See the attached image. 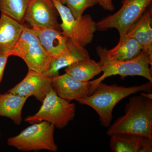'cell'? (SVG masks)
<instances>
[{
	"instance_id": "24",
	"label": "cell",
	"mask_w": 152,
	"mask_h": 152,
	"mask_svg": "<svg viewBox=\"0 0 152 152\" xmlns=\"http://www.w3.org/2000/svg\"><path fill=\"white\" fill-rule=\"evenodd\" d=\"M140 94L143 96L145 97L152 99V94L151 92H141Z\"/></svg>"
},
{
	"instance_id": "1",
	"label": "cell",
	"mask_w": 152,
	"mask_h": 152,
	"mask_svg": "<svg viewBox=\"0 0 152 152\" xmlns=\"http://www.w3.org/2000/svg\"><path fill=\"white\" fill-rule=\"evenodd\" d=\"M152 82L126 87L116 84L108 85L102 82L97 85L91 94L77 101L89 106L97 113L101 125L104 127L110 126L114 108L124 98L140 92H151Z\"/></svg>"
},
{
	"instance_id": "16",
	"label": "cell",
	"mask_w": 152,
	"mask_h": 152,
	"mask_svg": "<svg viewBox=\"0 0 152 152\" xmlns=\"http://www.w3.org/2000/svg\"><path fill=\"white\" fill-rule=\"evenodd\" d=\"M24 27L22 23L1 13L0 18V53L10 54L21 35Z\"/></svg>"
},
{
	"instance_id": "10",
	"label": "cell",
	"mask_w": 152,
	"mask_h": 152,
	"mask_svg": "<svg viewBox=\"0 0 152 152\" xmlns=\"http://www.w3.org/2000/svg\"><path fill=\"white\" fill-rule=\"evenodd\" d=\"M52 88L51 77L28 69L24 79L8 92L27 98L33 96L42 103Z\"/></svg>"
},
{
	"instance_id": "6",
	"label": "cell",
	"mask_w": 152,
	"mask_h": 152,
	"mask_svg": "<svg viewBox=\"0 0 152 152\" xmlns=\"http://www.w3.org/2000/svg\"><path fill=\"white\" fill-rule=\"evenodd\" d=\"M10 55L21 58L29 70L42 73L48 70L52 59L33 29L26 26Z\"/></svg>"
},
{
	"instance_id": "22",
	"label": "cell",
	"mask_w": 152,
	"mask_h": 152,
	"mask_svg": "<svg viewBox=\"0 0 152 152\" xmlns=\"http://www.w3.org/2000/svg\"><path fill=\"white\" fill-rule=\"evenodd\" d=\"M10 55L8 53H0V84L4 75V71Z\"/></svg>"
},
{
	"instance_id": "9",
	"label": "cell",
	"mask_w": 152,
	"mask_h": 152,
	"mask_svg": "<svg viewBox=\"0 0 152 152\" xmlns=\"http://www.w3.org/2000/svg\"><path fill=\"white\" fill-rule=\"evenodd\" d=\"M58 14L52 0H30L24 20L32 27L50 28L60 31L61 27L57 22Z\"/></svg>"
},
{
	"instance_id": "14",
	"label": "cell",
	"mask_w": 152,
	"mask_h": 152,
	"mask_svg": "<svg viewBox=\"0 0 152 152\" xmlns=\"http://www.w3.org/2000/svg\"><path fill=\"white\" fill-rule=\"evenodd\" d=\"M68 45L69 50L67 52L56 58H52L48 69L43 73L45 76L52 77L58 75L61 69L81 60L90 58L88 50L80 44L69 39Z\"/></svg>"
},
{
	"instance_id": "12",
	"label": "cell",
	"mask_w": 152,
	"mask_h": 152,
	"mask_svg": "<svg viewBox=\"0 0 152 152\" xmlns=\"http://www.w3.org/2000/svg\"><path fill=\"white\" fill-rule=\"evenodd\" d=\"M110 147L113 152H151L152 139L129 133L110 136Z\"/></svg>"
},
{
	"instance_id": "15",
	"label": "cell",
	"mask_w": 152,
	"mask_h": 152,
	"mask_svg": "<svg viewBox=\"0 0 152 152\" xmlns=\"http://www.w3.org/2000/svg\"><path fill=\"white\" fill-rule=\"evenodd\" d=\"M152 4L126 33L138 42L142 50L152 58Z\"/></svg>"
},
{
	"instance_id": "7",
	"label": "cell",
	"mask_w": 152,
	"mask_h": 152,
	"mask_svg": "<svg viewBox=\"0 0 152 152\" xmlns=\"http://www.w3.org/2000/svg\"><path fill=\"white\" fill-rule=\"evenodd\" d=\"M52 1L61 19L60 27L63 34L84 47L91 43L97 31L96 22L92 17L87 15L79 19L75 18L69 9L60 0Z\"/></svg>"
},
{
	"instance_id": "18",
	"label": "cell",
	"mask_w": 152,
	"mask_h": 152,
	"mask_svg": "<svg viewBox=\"0 0 152 152\" xmlns=\"http://www.w3.org/2000/svg\"><path fill=\"white\" fill-rule=\"evenodd\" d=\"M142 51L141 46L133 37L125 34L120 37L117 45L107 50V55L111 59L126 61L138 56Z\"/></svg>"
},
{
	"instance_id": "13",
	"label": "cell",
	"mask_w": 152,
	"mask_h": 152,
	"mask_svg": "<svg viewBox=\"0 0 152 152\" xmlns=\"http://www.w3.org/2000/svg\"><path fill=\"white\" fill-rule=\"evenodd\" d=\"M32 28L44 49L52 58L58 56L69 50V39L64 35L61 31L36 27Z\"/></svg>"
},
{
	"instance_id": "17",
	"label": "cell",
	"mask_w": 152,
	"mask_h": 152,
	"mask_svg": "<svg viewBox=\"0 0 152 152\" xmlns=\"http://www.w3.org/2000/svg\"><path fill=\"white\" fill-rule=\"evenodd\" d=\"M28 98L9 92L0 94V116L9 118L16 124H20L22 110Z\"/></svg>"
},
{
	"instance_id": "23",
	"label": "cell",
	"mask_w": 152,
	"mask_h": 152,
	"mask_svg": "<svg viewBox=\"0 0 152 152\" xmlns=\"http://www.w3.org/2000/svg\"><path fill=\"white\" fill-rule=\"evenodd\" d=\"M98 4L105 10L113 12L115 10L112 0H98Z\"/></svg>"
},
{
	"instance_id": "20",
	"label": "cell",
	"mask_w": 152,
	"mask_h": 152,
	"mask_svg": "<svg viewBox=\"0 0 152 152\" xmlns=\"http://www.w3.org/2000/svg\"><path fill=\"white\" fill-rule=\"evenodd\" d=\"M30 0H0V11L20 23L24 21Z\"/></svg>"
},
{
	"instance_id": "3",
	"label": "cell",
	"mask_w": 152,
	"mask_h": 152,
	"mask_svg": "<svg viewBox=\"0 0 152 152\" xmlns=\"http://www.w3.org/2000/svg\"><path fill=\"white\" fill-rule=\"evenodd\" d=\"M107 50V48L101 46L96 48L103 74L96 80L89 81L92 92L98 84L108 77L117 75L123 78L127 76H142L152 82V67H150L152 66V58L146 52L142 50L134 58L121 61L110 59Z\"/></svg>"
},
{
	"instance_id": "2",
	"label": "cell",
	"mask_w": 152,
	"mask_h": 152,
	"mask_svg": "<svg viewBox=\"0 0 152 152\" xmlns=\"http://www.w3.org/2000/svg\"><path fill=\"white\" fill-rule=\"evenodd\" d=\"M124 113L109 127L107 135L129 133L152 139V99L140 94L132 97Z\"/></svg>"
},
{
	"instance_id": "19",
	"label": "cell",
	"mask_w": 152,
	"mask_h": 152,
	"mask_svg": "<svg viewBox=\"0 0 152 152\" xmlns=\"http://www.w3.org/2000/svg\"><path fill=\"white\" fill-rule=\"evenodd\" d=\"M100 62H97L90 58L81 60L68 66L66 73L82 82H89L102 72Z\"/></svg>"
},
{
	"instance_id": "8",
	"label": "cell",
	"mask_w": 152,
	"mask_h": 152,
	"mask_svg": "<svg viewBox=\"0 0 152 152\" xmlns=\"http://www.w3.org/2000/svg\"><path fill=\"white\" fill-rule=\"evenodd\" d=\"M152 0H123L122 6L116 12L96 23L97 30L104 31L115 28L120 37L127 33L152 4Z\"/></svg>"
},
{
	"instance_id": "5",
	"label": "cell",
	"mask_w": 152,
	"mask_h": 152,
	"mask_svg": "<svg viewBox=\"0 0 152 152\" xmlns=\"http://www.w3.org/2000/svg\"><path fill=\"white\" fill-rule=\"evenodd\" d=\"M37 113L28 116L25 121L30 124L46 121L54 125L55 127L62 129L72 121L76 113L75 104L58 96L53 89L48 93Z\"/></svg>"
},
{
	"instance_id": "25",
	"label": "cell",
	"mask_w": 152,
	"mask_h": 152,
	"mask_svg": "<svg viewBox=\"0 0 152 152\" xmlns=\"http://www.w3.org/2000/svg\"><path fill=\"white\" fill-rule=\"evenodd\" d=\"M1 131H0V138H1Z\"/></svg>"
},
{
	"instance_id": "11",
	"label": "cell",
	"mask_w": 152,
	"mask_h": 152,
	"mask_svg": "<svg viewBox=\"0 0 152 152\" xmlns=\"http://www.w3.org/2000/svg\"><path fill=\"white\" fill-rule=\"evenodd\" d=\"M53 89L58 96L70 102L92 94L89 81H80L66 73L51 77Z\"/></svg>"
},
{
	"instance_id": "4",
	"label": "cell",
	"mask_w": 152,
	"mask_h": 152,
	"mask_svg": "<svg viewBox=\"0 0 152 152\" xmlns=\"http://www.w3.org/2000/svg\"><path fill=\"white\" fill-rule=\"evenodd\" d=\"M55 128L46 121L32 124L18 135L8 139V145L23 151L42 150L57 151L58 148L54 138Z\"/></svg>"
},
{
	"instance_id": "21",
	"label": "cell",
	"mask_w": 152,
	"mask_h": 152,
	"mask_svg": "<svg viewBox=\"0 0 152 152\" xmlns=\"http://www.w3.org/2000/svg\"><path fill=\"white\" fill-rule=\"evenodd\" d=\"M63 4H66L74 18L79 19L85 11L98 4V0H60Z\"/></svg>"
}]
</instances>
